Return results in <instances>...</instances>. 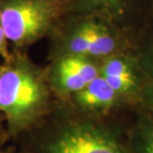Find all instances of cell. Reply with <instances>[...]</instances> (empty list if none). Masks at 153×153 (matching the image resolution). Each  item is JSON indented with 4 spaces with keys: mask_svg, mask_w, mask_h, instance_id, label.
<instances>
[{
    "mask_svg": "<svg viewBox=\"0 0 153 153\" xmlns=\"http://www.w3.org/2000/svg\"><path fill=\"white\" fill-rule=\"evenodd\" d=\"M54 94L46 69L33 63L25 51L13 50L0 66V114L12 133L31 128L50 111Z\"/></svg>",
    "mask_w": 153,
    "mask_h": 153,
    "instance_id": "1",
    "label": "cell"
},
{
    "mask_svg": "<svg viewBox=\"0 0 153 153\" xmlns=\"http://www.w3.org/2000/svg\"><path fill=\"white\" fill-rule=\"evenodd\" d=\"M136 30L97 13L68 12L50 40V59L76 55L102 61L134 49Z\"/></svg>",
    "mask_w": 153,
    "mask_h": 153,
    "instance_id": "2",
    "label": "cell"
},
{
    "mask_svg": "<svg viewBox=\"0 0 153 153\" xmlns=\"http://www.w3.org/2000/svg\"><path fill=\"white\" fill-rule=\"evenodd\" d=\"M68 13L66 0H0V16L9 45L25 51L49 38Z\"/></svg>",
    "mask_w": 153,
    "mask_h": 153,
    "instance_id": "3",
    "label": "cell"
},
{
    "mask_svg": "<svg viewBox=\"0 0 153 153\" xmlns=\"http://www.w3.org/2000/svg\"><path fill=\"white\" fill-rule=\"evenodd\" d=\"M46 153H131L130 147L108 127L91 121L64 125L46 143Z\"/></svg>",
    "mask_w": 153,
    "mask_h": 153,
    "instance_id": "4",
    "label": "cell"
},
{
    "mask_svg": "<svg viewBox=\"0 0 153 153\" xmlns=\"http://www.w3.org/2000/svg\"><path fill=\"white\" fill-rule=\"evenodd\" d=\"M100 76L125 105H141L147 108V82L134 49L102 60Z\"/></svg>",
    "mask_w": 153,
    "mask_h": 153,
    "instance_id": "5",
    "label": "cell"
},
{
    "mask_svg": "<svg viewBox=\"0 0 153 153\" xmlns=\"http://www.w3.org/2000/svg\"><path fill=\"white\" fill-rule=\"evenodd\" d=\"M46 68L48 82L54 96L67 100L100 76L102 61L76 55L52 58Z\"/></svg>",
    "mask_w": 153,
    "mask_h": 153,
    "instance_id": "6",
    "label": "cell"
},
{
    "mask_svg": "<svg viewBox=\"0 0 153 153\" xmlns=\"http://www.w3.org/2000/svg\"><path fill=\"white\" fill-rule=\"evenodd\" d=\"M67 100L79 111L91 116L105 115L118 106L125 105L121 97L100 76Z\"/></svg>",
    "mask_w": 153,
    "mask_h": 153,
    "instance_id": "7",
    "label": "cell"
},
{
    "mask_svg": "<svg viewBox=\"0 0 153 153\" xmlns=\"http://www.w3.org/2000/svg\"><path fill=\"white\" fill-rule=\"evenodd\" d=\"M142 0H66L68 12L97 13L109 17L133 29L132 20L138 14Z\"/></svg>",
    "mask_w": 153,
    "mask_h": 153,
    "instance_id": "8",
    "label": "cell"
},
{
    "mask_svg": "<svg viewBox=\"0 0 153 153\" xmlns=\"http://www.w3.org/2000/svg\"><path fill=\"white\" fill-rule=\"evenodd\" d=\"M134 51L147 82V109L153 111V25L136 32Z\"/></svg>",
    "mask_w": 153,
    "mask_h": 153,
    "instance_id": "9",
    "label": "cell"
},
{
    "mask_svg": "<svg viewBox=\"0 0 153 153\" xmlns=\"http://www.w3.org/2000/svg\"><path fill=\"white\" fill-rule=\"evenodd\" d=\"M131 153H153V116L140 118L132 134Z\"/></svg>",
    "mask_w": 153,
    "mask_h": 153,
    "instance_id": "10",
    "label": "cell"
},
{
    "mask_svg": "<svg viewBox=\"0 0 153 153\" xmlns=\"http://www.w3.org/2000/svg\"><path fill=\"white\" fill-rule=\"evenodd\" d=\"M9 43L6 39L4 29H3L1 16H0V57L2 58L3 61H8L11 58L12 51L9 49Z\"/></svg>",
    "mask_w": 153,
    "mask_h": 153,
    "instance_id": "11",
    "label": "cell"
},
{
    "mask_svg": "<svg viewBox=\"0 0 153 153\" xmlns=\"http://www.w3.org/2000/svg\"><path fill=\"white\" fill-rule=\"evenodd\" d=\"M146 2H147V4L149 6V8H150L151 12L153 13V0H145Z\"/></svg>",
    "mask_w": 153,
    "mask_h": 153,
    "instance_id": "12",
    "label": "cell"
}]
</instances>
